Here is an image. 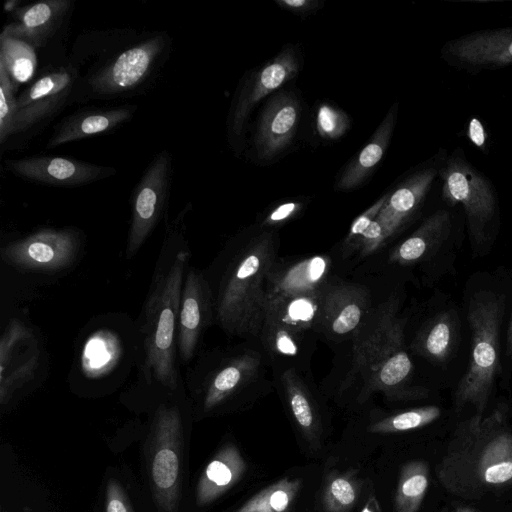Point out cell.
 Here are the masks:
<instances>
[{"label":"cell","instance_id":"6da1fadb","mask_svg":"<svg viewBox=\"0 0 512 512\" xmlns=\"http://www.w3.org/2000/svg\"><path fill=\"white\" fill-rule=\"evenodd\" d=\"M399 309L395 295L376 302L361 329L338 347L343 350L322 383L337 398L364 404L376 393L388 401L427 397L426 388L413 384L414 365L405 336L407 318Z\"/></svg>","mask_w":512,"mask_h":512},{"label":"cell","instance_id":"7a4b0ae2","mask_svg":"<svg viewBox=\"0 0 512 512\" xmlns=\"http://www.w3.org/2000/svg\"><path fill=\"white\" fill-rule=\"evenodd\" d=\"M278 251L277 233L259 227L227 243L204 271L213 294L215 324L227 336L257 341L265 317L266 277Z\"/></svg>","mask_w":512,"mask_h":512},{"label":"cell","instance_id":"3957f363","mask_svg":"<svg viewBox=\"0 0 512 512\" xmlns=\"http://www.w3.org/2000/svg\"><path fill=\"white\" fill-rule=\"evenodd\" d=\"M191 252L178 232L166 234L137 324L143 384L175 392L184 386L177 354L180 298Z\"/></svg>","mask_w":512,"mask_h":512},{"label":"cell","instance_id":"277c9868","mask_svg":"<svg viewBox=\"0 0 512 512\" xmlns=\"http://www.w3.org/2000/svg\"><path fill=\"white\" fill-rule=\"evenodd\" d=\"M440 485L463 500H481L512 488V429L502 405L460 422L436 469Z\"/></svg>","mask_w":512,"mask_h":512},{"label":"cell","instance_id":"5b68a950","mask_svg":"<svg viewBox=\"0 0 512 512\" xmlns=\"http://www.w3.org/2000/svg\"><path fill=\"white\" fill-rule=\"evenodd\" d=\"M268 367L258 342L242 341L199 353L184 384L199 412L206 415L269 392L274 385Z\"/></svg>","mask_w":512,"mask_h":512},{"label":"cell","instance_id":"8992f818","mask_svg":"<svg viewBox=\"0 0 512 512\" xmlns=\"http://www.w3.org/2000/svg\"><path fill=\"white\" fill-rule=\"evenodd\" d=\"M502 305L493 293L471 299L468 321L472 332L469 367L455 393V407L471 405L483 416L499 366V327Z\"/></svg>","mask_w":512,"mask_h":512},{"label":"cell","instance_id":"52a82bcc","mask_svg":"<svg viewBox=\"0 0 512 512\" xmlns=\"http://www.w3.org/2000/svg\"><path fill=\"white\" fill-rule=\"evenodd\" d=\"M438 176L442 200L450 208L462 207L471 240L483 243L499 216V198L492 180L468 159L461 147L446 151Z\"/></svg>","mask_w":512,"mask_h":512},{"label":"cell","instance_id":"ba28073f","mask_svg":"<svg viewBox=\"0 0 512 512\" xmlns=\"http://www.w3.org/2000/svg\"><path fill=\"white\" fill-rule=\"evenodd\" d=\"M84 235L79 229L43 228L1 247V259L21 272L58 274L81 257Z\"/></svg>","mask_w":512,"mask_h":512},{"label":"cell","instance_id":"9c48e42d","mask_svg":"<svg viewBox=\"0 0 512 512\" xmlns=\"http://www.w3.org/2000/svg\"><path fill=\"white\" fill-rule=\"evenodd\" d=\"M182 418L176 404H162L152 425L150 478L162 512H176L181 474Z\"/></svg>","mask_w":512,"mask_h":512},{"label":"cell","instance_id":"30bf717a","mask_svg":"<svg viewBox=\"0 0 512 512\" xmlns=\"http://www.w3.org/2000/svg\"><path fill=\"white\" fill-rule=\"evenodd\" d=\"M43 346L31 325L19 318L7 322L0 339V404L8 405L33 384L43 364Z\"/></svg>","mask_w":512,"mask_h":512},{"label":"cell","instance_id":"8fae6325","mask_svg":"<svg viewBox=\"0 0 512 512\" xmlns=\"http://www.w3.org/2000/svg\"><path fill=\"white\" fill-rule=\"evenodd\" d=\"M374 305L368 287L336 276L321 299L320 340L333 348L346 344L364 325Z\"/></svg>","mask_w":512,"mask_h":512},{"label":"cell","instance_id":"7c38bea8","mask_svg":"<svg viewBox=\"0 0 512 512\" xmlns=\"http://www.w3.org/2000/svg\"><path fill=\"white\" fill-rule=\"evenodd\" d=\"M171 179V157L159 153L138 183L132 199V217L125 254L130 260L157 226L167 203Z\"/></svg>","mask_w":512,"mask_h":512},{"label":"cell","instance_id":"4fadbf2b","mask_svg":"<svg viewBox=\"0 0 512 512\" xmlns=\"http://www.w3.org/2000/svg\"><path fill=\"white\" fill-rule=\"evenodd\" d=\"M440 58L469 74L512 66V26L476 30L449 39L441 46Z\"/></svg>","mask_w":512,"mask_h":512},{"label":"cell","instance_id":"5bb4252c","mask_svg":"<svg viewBox=\"0 0 512 512\" xmlns=\"http://www.w3.org/2000/svg\"><path fill=\"white\" fill-rule=\"evenodd\" d=\"M215 324V307L205 272L189 266L183 282L177 321V354L188 365L200 353L207 329Z\"/></svg>","mask_w":512,"mask_h":512},{"label":"cell","instance_id":"9a60e30c","mask_svg":"<svg viewBox=\"0 0 512 512\" xmlns=\"http://www.w3.org/2000/svg\"><path fill=\"white\" fill-rule=\"evenodd\" d=\"M333 260L326 254L277 258L265 284L267 301L319 296L337 276Z\"/></svg>","mask_w":512,"mask_h":512},{"label":"cell","instance_id":"2e32d148","mask_svg":"<svg viewBox=\"0 0 512 512\" xmlns=\"http://www.w3.org/2000/svg\"><path fill=\"white\" fill-rule=\"evenodd\" d=\"M446 149H440L432 159L409 175L387 195L376 219L383 227L388 241L420 210L434 184Z\"/></svg>","mask_w":512,"mask_h":512},{"label":"cell","instance_id":"e0dca14e","mask_svg":"<svg viewBox=\"0 0 512 512\" xmlns=\"http://www.w3.org/2000/svg\"><path fill=\"white\" fill-rule=\"evenodd\" d=\"M319 340L315 331L265 316L257 342L271 370L296 368L309 373Z\"/></svg>","mask_w":512,"mask_h":512},{"label":"cell","instance_id":"ac0fdd59","mask_svg":"<svg viewBox=\"0 0 512 512\" xmlns=\"http://www.w3.org/2000/svg\"><path fill=\"white\" fill-rule=\"evenodd\" d=\"M164 46V39L156 36L124 50L92 76V90L107 96L135 88L152 72Z\"/></svg>","mask_w":512,"mask_h":512},{"label":"cell","instance_id":"d6986e66","mask_svg":"<svg viewBox=\"0 0 512 512\" xmlns=\"http://www.w3.org/2000/svg\"><path fill=\"white\" fill-rule=\"evenodd\" d=\"M6 166L13 174L21 178L62 187L89 184L115 172L111 167L58 156H34L7 160Z\"/></svg>","mask_w":512,"mask_h":512},{"label":"cell","instance_id":"ffe728a7","mask_svg":"<svg viewBox=\"0 0 512 512\" xmlns=\"http://www.w3.org/2000/svg\"><path fill=\"white\" fill-rule=\"evenodd\" d=\"M76 73L59 67L43 74L17 98L15 133L25 131L54 114L72 91Z\"/></svg>","mask_w":512,"mask_h":512},{"label":"cell","instance_id":"44dd1931","mask_svg":"<svg viewBox=\"0 0 512 512\" xmlns=\"http://www.w3.org/2000/svg\"><path fill=\"white\" fill-rule=\"evenodd\" d=\"M273 385L279 392L298 428L309 438L321 429L319 394L309 373L296 368L272 370Z\"/></svg>","mask_w":512,"mask_h":512},{"label":"cell","instance_id":"7402d4cb","mask_svg":"<svg viewBox=\"0 0 512 512\" xmlns=\"http://www.w3.org/2000/svg\"><path fill=\"white\" fill-rule=\"evenodd\" d=\"M299 69L298 56L289 47L255 72L243 87L236 103L231 126L233 134L239 136L253 107L266 95L292 79Z\"/></svg>","mask_w":512,"mask_h":512},{"label":"cell","instance_id":"603a6c76","mask_svg":"<svg viewBox=\"0 0 512 512\" xmlns=\"http://www.w3.org/2000/svg\"><path fill=\"white\" fill-rule=\"evenodd\" d=\"M300 115V103L292 94L280 93L269 101L256 131L255 146L259 159L269 160L290 145Z\"/></svg>","mask_w":512,"mask_h":512},{"label":"cell","instance_id":"cb8c5ba5","mask_svg":"<svg viewBox=\"0 0 512 512\" xmlns=\"http://www.w3.org/2000/svg\"><path fill=\"white\" fill-rule=\"evenodd\" d=\"M72 2L70 0H46L18 9L15 21L7 24L2 33L19 38L35 49L44 47L56 33Z\"/></svg>","mask_w":512,"mask_h":512},{"label":"cell","instance_id":"d4e9b609","mask_svg":"<svg viewBox=\"0 0 512 512\" xmlns=\"http://www.w3.org/2000/svg\"><path fill=\"white\" fill-rule=\"evenodd\" d=\"M452 228L450 210L438 209L428 216L420 226L389 253V262L407 266L430 257L448 238Z\"/></svg>","mask_w":512,"mask_h":512},{"label":"cell","instance_id":"484cf974","mask_svg":"<svg viewBox=\"0 0 512 512\" xmlns=\"http://www.w3.org/2000/svg\"><path fill=\"white\" fill-rule=\"evenodd\" d=\"M134 107L94 109L76 113L64 119L54 130L47 146L53 148L71 141L108 132L128 121Z\"/></svg>","mask_w":512,"mask_h":512},{"label":"cell","instance_id":"4316f807","mask_svg":"<svg viewBox=\"0 0 512 512\" xmlns=\"http://www.w3.org/2000/svg\"><path fill=\"white\" fill-rule=\"evenodd\" d=\"M245 461L233 444L220 449L206 465L196 489L199 506L210 504L231 489L245 472Z\"/></svg>","mask_w":512,"mask_h":512},{"label":"cell","instance_id":"83f0119b","mask_svg":"<svg viewBox=\"0 0 512 512\" xmlns=\"http://www.w3.org/2000/svg\"><path fill=\"white\" fill-rule=\"evenodd\" d=\"M459 321L453 311L437 314L425 322L408 345V350L430 362L443 363L455 349Z\"/></svg>","mask_w":512,"mask_h":512},{"label":"cell","instance_id":"f1b7e54d","mask_svg":"<svg viewBox=\"0 0 512 512\" xmlns=\"http://www.w3.org/2000/svg\"><path fill=\"white\" fill-rule=\"evenodd\" d=\"M397 116V105H394L373 134L367 145L344 170L337 183L340 190H349L361 184L371 170L379 163L385 153Z\"/></svg>","mask_w":512,"mask_h":512},{"label":"cell","instance_id":"f546056e","mask_svg":"<svg viewBox=\"0 0 512 512\" xmlns=\"http://www.w3.org/2000/svg\"><path fill=\"white\" fill-rule=\"evenodd\" d=\"M429 484L428 464L421 460L405 463L399 476L395 512H418Z\"/></svg>","mask_w":512,"mask_h":512},{"label":"cell","instance_id":"4dcf8cb0","mask_svg":"<svg viewBox=\"0 0 512 512\" xmlns=\"http://www.w3.org/2000/svg\"><path fill=\"white\" fill-rule=\"evenodd\" d=\"M0 64L6 69L15 87L27 82L37 65L35 48L22 39L1 33Z\"/></svg>","mask_w":512,"mask_h":512},{"label":"cell","instance_id":"1f68e13d","mask_svg":"<svg viewBox=\"0 0 512 512\" xmlns=\"http://www.w3.org/2000/svg\"><path fill=\"white\" fill-rule=\"evenodd\" d=\"M300 487V479L283 478L253 495L236 512H287Z\"/></svg>","mask_w":512,"mask_h":512},{"label":"cell","instance_id":"d6a6232c","mask_svg":"<svg viewBox=\"0 0 512 512\" xmlns=\"http://www.w3.org/2000/svg\"><path fill=\"white\" fill-rule=\"evenodd\" d=\"M441 415L438 406L427 405L392 413L374 420L368 431L374 434H394L425 427Z\"/></svg>","mask_w":512,"mask_h":512},{"label":"cell","instance_id":"836d02e7","mask_svg":"<svg viewBox=\"0 0 512 512\" xmlns=\"http://www.w3.org/2000/svg\"><path fill=\"white\" fill-rule=\"evenodd\" d=\"M16 87L4 66L0 64V142L4 144L15 133L17 98Z\"/></svg>","mask_w":512,"mask_h":512},{"label":"cell","instance_id":"e575fe53","mask_svg":"<svg viewBox=\"0 0 512 512\" xmlns=\"http://www.w3.org/2000/svg\"><path fill=\"white\" fill-rule=\"evenodd\" d=\"M357 487L350 478L337 476L332 478L325 489L324 505L329 512H345L357 499Z\"/></svg>","mask_w":512,"mask_h":512},{"label":"cell","instance_id":"d590c367","mask_svg":"<svg viewBox=\"0 0 512 512\" xmlns=\"http://www.w3.org/2000/svg\"><path fill=\"white\" fill-rule=\"evenodd\" d=\"M387 195L388 194L382 196L372 206L354 219L341 244L340 256L342 260H349L352 256L356 255L362 235L379 214L386 201Z\"/></svg>","mask_w":512,"mask_h":512},{"label":"cell","instance_id":"8d00e7d4","mask_svg":"<svg viewBox=\"0 0 512 512\" xmlns=\"http://www.w3.org/2000/svg\"><path fill=\"white\" fill-rule=\"evenodd\" d=\"M348 125L347 117L341 111L323 104L318 109L317 130L321 136L334 139L342 135Z\"/></svg>","mask_w":512,"mask_h":512},{"label":"cell","instance_id":"74e56055","mask_svg":"<svg viewBox=\"0 0 512 512\" xmlns=\"http://www.w3.org/2000/svg\"><path fill=\"white\" fill-rule=\"evenodd\" d=\"M386 243L387 240L383 227L375 218L362 235L356 255H358L359 258H365L379 251Z\"/></svg>","mask_w":512,"mask_h":512},{"label":"cell","instance_id":"f35d334b","mask_svg":"<svg viewBox=\"0 0 512 512\" xmlns=\"http://www.w3.org/2000/svg\"><path fill=\"white\" fill-rule=\"evenodd\" d=\"M302 208L299 202H286L271 210L262 220L260 227L272 229L296 216Z\"/></svg>","mask_w":512,"mask_h":512},{"label":"cell","instance_id":"ab89813d","mask_svg":"<svg viewBox=\"0 0 512 512\" xmlns=\"http://www.w3.org/2000/svg\"><path fill=\"white\" fill-rule=\"evenodd\" d=\"M106 512H133L122 487L114 479L107 484Z\"/></svg>","mask_w":512,"mask_h":512},{"label":"cell","instance_id":"60d3db41","mask_svg":"<svg viewBox=\"0 0 512 512\" xmlns=\"http://www.w3.org/2000/svg\"><path fill=\"white\" fill-rule=\"evenodd\" d=\"M466 137L483 153H487L489 148L488 132L482 121L477 117H472L466 128Z\"/></svg>","mask_w":512,"mask_h":512},{"label":"cell","instance_id":"b9f144b4","mask_svg":"<svg viewBox=\"0 0 512 512\" xmlns=\"http://www.w3.org/2000/svg\"><path fill=\"white\" fill-rule=\"evenodd\" d=\"M276 3L285 10L299 14H306L319 9L322 3L318 0H276Z\"/></svg>","mask_w":512,"mask_h":512},{"label":"cell","instance_id":"7bdbcfd3","mask_svg":"<svg viewBox=\"0 0 512 512\" xmlns=\"http://www.w3.org/2000/svg\"><path fill=\"white\" fill-rule=\"evenodd\" d=\"M507 355L512 359V318L507 331Z\"/></svg>","mask_w":512,"mask_h":512},{"label":"cell","instance_id":"ee69618b","mask_svg":"<svg viewBox=\"0 0 512 512\" xmlns=\"http://www.w3.org/2000/svg\"><path fill=\"white\" fill-rule=\"evenodd\" d=\"M451 512H480L470 506L460 505L457 506L453 511Z\"/></svg>","mask_w":512,"mask_h":512},{"label":"cell","instance_id":"f6af8a7d","mask_svg":"<svg viewBox=\"0 0 512 512\" xmlns=\"http://www.w3.org/2000/svg\"><path fill=\"white\" fill-rule=\"evenodd\" d=\"M361 512H374L372 509H370L369 505H367Z\"/></svg>","mask_w":512,"mask_h":512}]
</instances>
